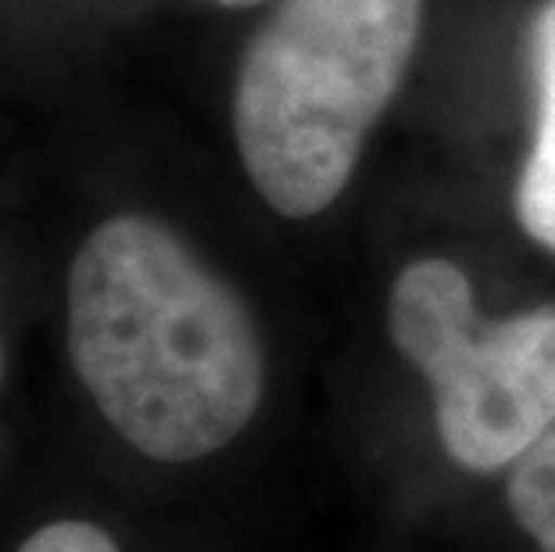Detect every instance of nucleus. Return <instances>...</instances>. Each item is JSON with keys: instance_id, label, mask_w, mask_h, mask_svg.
I'll use <instances>...</instances> for the list:
<instances>
[{"instance_id": "nucleus-1", "label": "nucleus", "mask_w": 555, "mask_h": 552, "mask_svg": "<svg viewBox=\"0 0 555 552\" xmlns=\"http://www.w3.org/2000/svg\"><path fill=\"white\" fill-rule=\"evenodd\" d=\"M68 356L104 420L137 452H219L262 402L255 320L227 280L158 219L115 216L68 269Z\"/></svg>"}, {"instance_id": "nucleus-2", "label": "nucleus", "mask_w": 555, "mask_h": 552, "mask_svg": "<svg viewBox=\"0 0 555 552\" xmlns=\"http://www.w3.org/2000/svg\"><path fill=\"white\" fill-rule=\"evenodd\" d=\"M423 0H280L244 51L233 133L258 197L287 219L337 202L405 79Z\"/></svg>"}, {"instance_id": "nucleus-3", "label": "nucleus", "mask_w": 555, "mask_h": 552, "mask_svg": "<svg viewBox=\"0 0 555 552\" xmlns=\"http://www.w3.org/2000/svg\"><path fill=\"white\" fill-rule=\"evenodd\" d=\"M387 331L434 387L437 438L463 470L494 474L555 427V305L488 323L463 269L420 258L395 280Z\"/></svg>"}, {"instance_id": "nucleus-4", "label": "nucleus", "mask_w": 555, "mask_h": 552, "mask_svg": "<svg viewBox=\"0 0 555 552\" xmlns=\"http://www.w3.org/2000/svg\"><path fill=\"white\" fill-rule=\"evenodd\" d=\"M527 54L538 90V123L516 180V216L527 238L555 252V0H545L530 18Z\"/></svg>"}, {"instance_id": "nucleus-5", "label": "nucleus", "mask_w": 555, "mask_h": 552, "mask_svg": "<svg viewBox=\"0 0 555 552\" xmlns=\"http://www.w3.org/2000/svg\"><path fill=\"white\" fill-rule=\"evenodd\" d=\"M509 510L541 552H555V427L513 463Z\"/></svg>"}, {"instance_id": "nucleus-6", "label": "nucleus", "mask_w": 555, "mask_h": 552, "mask_svg": "<svg viewBox=\"0 0 555 552\" xmlns=\"http://www.w3.org/2000/svg\"><path fill=\"white\" fill-rule=\"evenodd\" d=\"M18 552H119V545L87 521H57L40 527Z\"/></svg>"}, {"instance_id": "nucleus-7", "label": "nucleus", "mask_w": 555, "mask_h": 552, "mask_svg": "<svg viewBox=\"0 0 555 552\" xmlns=\"http://www.w3.org/2000/svg\"><path fill=\"white\" fill-rule=\"evenodd\" d=\"M227 8H251V4H266V0H219Z\"/></svg>"}]
</instances>
